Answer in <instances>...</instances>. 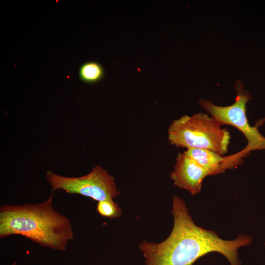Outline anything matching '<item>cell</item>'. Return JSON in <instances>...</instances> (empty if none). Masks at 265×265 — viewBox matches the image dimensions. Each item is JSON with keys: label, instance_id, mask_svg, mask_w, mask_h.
Returning <instances> with one entry per match:
<instances>
[{"label": "cell", "instance_id": "cell-2", "mask_svg": "<svg viewBox=\"0 0 265 265\" xmlns=\"http://www.w3.org/2000/svg\"><path fill=\"white\" fill-rule=\"evenodd\" d=\"M53 194L41 203L0 207V238L24 236L39 245L63 251L74 238L71 221L53 205Z\"/></svg>", "mask_w": 265, "mask_h": 265}, {"label": "cell", "instance_id": "cell-1", "mask_svg": "<svg viewBox=\"0 0 265 265\" xmlns=\"http://www.w3.org/2000/svg\"><path fill=\"white\" fill-rule=\"evenodd\" d=\"M171 213L174 224L168 237L160 243L143 241L139 249L146 265H193L211 252L224 255L231 265H240L238 249L250 244L252 238L240 235L231 240L220 238L214 231L196 225L182 199L173 198Z\"/></svg>", "mask_w": 265, "mask_h": 265}, {"label": "cell", "instance_id": "cell-3", "mask_svg": "<svg viewBox=\"0 0 265 265\" xmlns=\"http://www.w3.org/2000/svg\"><path fill=\"white\" fill-rule=\"evenodd\" d=\"M221 126L206 113L183 115L169 126L168 139L177 147L210 150L224 155L228 152L231 136Z\"/></svg>", "mask_w": 265, "mask_h": 265}, {"label": "cell", "instance_id": "cell-8", "mask_svg": "<svg viewBox=\"0 0 265 265\" xmlns=\"http://www.w3.org/2000/svg\"><path fill=\"white\" fill-rule=\"evenodd\" d=\"M104 70L102 66L95 61L83 64L79 70V77L83 81L92 83L99 81L103 77Z\"/></svg>", "mask_w": 265, "mask_h": 265}, {"label": "cell", "instance_id": "cell-5", "mask_svg": "<svg viewBox=\"0 0 265 265\" xmlns=\"http://www.w3.org/2000/svg\"><path fill=\"white\" fill-rule=\"evenodd\" d=\"M46 179L52 193L60 189L69 194L90 197L97 202L113 200L118 194L114 177L99 165L88 174L78 177L63 176L49 170Z\"/></svg>", "mask_w": 265, "mask_h": 265}, {"label": "cell", "instance_id": "cell-4", "mask_svg": "<svg viewBox=\"0 0 265 265\" xmlns=\"http://www.w3.org/2000/svg\"><path fill=\"white\" fill-rule=\"evenodd\" d=\"M236 97L230 106H221L210 100L200 99L199 105L221 125H228L240 131L246 138L247 144L242 151L247 157L250 152L265 150V137L260 133L258 125H250L246 115V104L251 99L248 91L244 89L243 83L238 80L234 85Z\"/></svg>", "mask_w": 265, "mask_h": 265}, {"label": "cell", "instance_id": "cell-9", "mask_svg": "<svg viewBox=\"0 0 265 265\" xmlns=\"http://www.w3.org/2000/svg\"><path fill=\"white\" fill-rule=\"evenodd\" d=\"M96 210L101 216L109 218L119 217L122 213L118 204L113 200L97 202Z\"/></svg>", "mask_w": 265, "mask_h": 265}, {"label": "cell", "instance_id": "cell-7", "mask_svg": "<svg viewBox=\"0 0 265 265\" xmlns=\"http://www.w3.org/2000/svg\"><path fill=\"white\" fill-rule=\"evenodd\" d=\"M184 152L206 169L210 175L224 173L236 167L243 162L245 157L242 150L227 156L210 150L196 148L187 149Z\"/></svg>", "mask_w": 265, "mask_h": 265}, {"label": "cell", "instance_id": "cell-6", "mask_svg": "<svg viewBox=\"0 0 265 265\" xmlns=\"http://www.w3.org/2000/svg\"><path fill=\"white\" fill-rule=\"evenodd\" d=\"M210 173L184 152L179 153L170 177L179 188L188 191L192 195L200 193L202 183Z\"/></svg>", "mask_w": 265, "mask_h": 265}]
</instances>
